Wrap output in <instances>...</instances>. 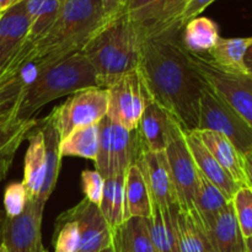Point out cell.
<instances>
[{
    "label": "cell",
    "instance_id": "obj_12",
    "mask_svg": "<svg viewBox=\"0 0 252 252\" xmlns=\"http://www.w3.org/2000/svg\"><path fill=\"white\" fill-rule=\"evenodd\" d=\"M149 187L153 204L160 208L180 207L165 152H143L138 159ZM181 208V207H180Z\"/></svg>",
    "mask_w": 252,
    "mask_h": 252
},
{
    "label": "cell",
    "instance_id": "obj_25",
    "mask_svg": "<svg viewBox=\"0 0 252 252\" xmlns=\"http://www.w3.org/2000/svg\"><path fill=\"white\" fill-rule=\"evenodd\" d=\"M126 175L105 179L102 198L98 208L111 229H115L128 219L125 196Z\"/></svg>",
    "mask_w": 252,
    "mask_h": 252
},
{
    "label": "cell",
    "instance_id": "obj_14",
    "mask_svg": "<svg viewBox=\"0 0 252 252\" xmlns=\"http://www.w3.org/2000/svg\"><path fill=\"white\" fill-rule=\"evenodd\" d=\"M180 125L174 116L148 95L145 108L137 127L144 152H165Z\"/></svg>",
    "mask_w": 252,
    "mask_h": 252
},
{
    "label": "cell",
    "instance_id": "obj_33",
    "mask_svg": "<svg viewBox=\"0 0 252 252\" xmlns=\"http://www.w3.org/2000/svg\"><path fill=\"white\" fill-rule=\"evenodd\" d=\"M27 191L22 182H12L4 192V214L9 218L19 217L26 208Z\"/></svg>",
    "mask_w": 252,
    "mask_h": 252
},
{
    "label": "cell",
    "instance_id": "obj_19",
    "mask_svg": "<svg viewBox=\"0 0 252 252\" xmlns=\"http://www.w3.org/2000/svg\"><path fill=\"white\" fill-rule=\"evenodd\" d=\"M27 140H29V148L25 155L24 180L21 182L26 189L29 199L36 201L43 186L47 171L43 133L39 128L34 127L27 135Z\"/></svg>",
    "mask_w": 252,
    "mask_h": 252
},
{
    "label": "cell",
    "instance_id": "obj_26",
    "mask_svg": "<svg viewBox=\"0 0 252 252\" xmlns=\"http://www.w3.org/2000/svg\"><path fill=\"white\" fill-rule=\"evenodd\" d=\"M252 43L251 37L245 38H219L214 48L209 52V61L219 69L230 73L248 74L244 58Z\"/></svg>",
    "mask_w": 252,
    "mask_h": 252
},
{
    "label": "cell",
    "instance_id": "obj_39",
    "mask_svg": "<svg viewBox=\"0 0 252 252\" xmlns=\"http://www.w3.org/2000/svg\"><path fill=\"white\" fill-rule=\"evenodd\" d=\"M244 63H245V68L246 70H248V74H250L252 76V43L248 48V51H246L245 58H244Z\"/></svg>",
    "mask_w": 252,
    "mask_h": 252
},
{
    "label": "cell",
    "instance_id": "obj_31",
    "mask_svg": "<svg viewBox=\"0 0 252 252\" xmlns=\"http://www.w3.org/2000/svg\"><path fill=\"white\" fill-rule=\"evenodd\" d=\"M80 241L78 223L64 212L56 223V234L53 239L54 252H79Z\"/></svg>",
    "mask_w": 252,
    "mask_h": 252
},
{
    "label": "cell",
    "instance_id": "obj_8",
    "mask_svg": "<svg viewBox=\"0 0 252 252\" xmlns=\"http://www.w3.org/2000/svg\"><path fill=\"white\" fill-rule=\"evenodd\" d=\"M192 61L209 86L252 127V76L219 69L208 58L192 54Z\"/></svg>",
    "mask_w": 252,
    "mask_h": 252
},
{
    "label": "cell",
    "instance_id": "obj_37",
    "mask_svg": "<svg viewBox=\"0 0 252 252\" xmlns=\"http://www.w3.org/2000/svg\"><path fill=\"white\" fill-rule=\"evenodd\" d=\"M102 1L103 14L107 21L125 15L126 6L129 0H101Z\"/></svg>",
    "mask_w": 252,
    "mask_h": 252
},
{
    "label": "cell",
    "instance_id": "obj_15",
    "mask_svg": "<svg viewBox=\"0 0 252 252\" xmlns=\"http://www.w3.org/2000/svg\"><path fill=\"white\" fill-rule=\"evenodd\" d=\"M30 20L24 1L0 14V74L29 39Z\"/></svg>",
    "mask_w": 252,
    "mask_h": 252
},
{
    "label": "cell",
    "instance_id": "obj_38",
    "mask_svg": "<svg viewBox=\"0 0 252 252\" xmlns=\"http://www.w3.org/2000/svg\"><path fill=\"white\" fill-rule=\"evenodd\" d=\"M244 159V170H245L246 184L252 189V150L243 157Z\"/></svg>",
    "mask_w": 252,
    "mask_h": 252
},
{
    "label": "cell",
    "instance_id": "obj_4",
    "mask_svg": "<svg viewBox=\"0 0 252 252\" xmlns=\"http://www.w3.org/2000/svg\"><path fill=\"white\" fill-rule=\"evenodd\" d=\"M142 36L137 25L123 16L106 22L81 49L97 76L100 88L107 89L138 69Z\"/></svg>",
    "mask_w": 252,
    "mask_h": 252
},
{
    "label": "cell",
    "instance_id": "obj_32",
    "mask_svg": "<svg viewBox=\"0 0 252 252\" xmlns=\"http://www.w3.org/2000/svg\"><path fill=\"white\" fill-rule=\"evenodd\" d=\"M234 211L240 225L244 238H252V189L249 186H241L234 194Z\"/></svg>",
    "mask_w": 252,
    "mask_h": 252
},
{
    "label": "cell",
    "instance_id": "obj_40",
    "mask_svg": "<svg viewBox=\"0 0 252 252\" xmlns=\"http://www.w3.org/2000/svg\"><path fill=\"white\" fill-rule=\"evenodd\" d=\"M22 1L24 0H0V14Z\"/></svg>",
    "mask_w": 252,
    "mask_h": 252
},
{
    "label": "cell",
    "instance_id": "obj_18",
    "mask_svg": "<svg viewBox=\"0 0 252 252\" xmlns=\"http://www.w3.org/2000/svg\"><path fill=\"white\" fill-rule=\"evenodd\" d=\"M37 128L41 129L44 137V145H46V159H47V171L44 177L43 186L41 192L36 199V203L44 209L47 201L51 197L52 192L54 191L58 181L59 171H61L62 157L59 153V145H61V137L57 130L56 123L52 113H49L43 120L37 121Z\"/></svg>",
    "mask_w": 252,
    "mask_h": 252
},
{
    "label": "cell",
    "instance_id": "obj_20",
    "mask_svg": "<svg viewBox=\"0 0 252 252\" xmlns=\"http://www.w3.org/2000/svg\"><path fill=\"white\" fill-rule=\"evenodd\" d=\"M207 149L220 166L233 177L240 186H248L245 170H244L243 155L234 147L233 143L224 135L212 130H194Z\"/></svg>",
    "mask_w": 252,
    "mask_h": 252
},
{
    "label": "cell",
    "instance_id": "obj_7",
    "mask_svg": "<svg viewBox=\"0 0 252 252\" xmlns=\"http://www.w3.org/2000/svg\"><path fill=\"white\" fill-rule=\"evenodd\" d=\"M107 89L90 88L73 94L63 105L52 110L61 140L79 128L101 122L107 116Z\"/></svg>",
    "mask_w": 252,
    "mask_h": 252
},
{
    "label": "cell",
    "instance_id": "obj_10",
    "mask_svg": "<svg viewBox=\"0 0 252 252\" xmlns=\"http://www.w3.org/2000/svg\"><path fill=\"white\" fill-rule=\"evenodd\" d=\"M43 209L29 199L25 211L15 218L0 213V245L7 252H46L42 244Z\"/></svg>",
    "mask_w": 252,
    "mask_h": 252
},
{
    "label": "cell",
    "instance_id": "obj_23",
    "mask_svg": "<svg viewBox=\"0 0 252 252\" xmlns=\"http://www.w3.org/2000/svg\"><path fill=\"white\" fill-rule=\"evenodd\" d=\"M125 196L128 218H150L153 211V199L143 170L138 161L130 165L126 174Z\"/></svg>",
    "mask_w": 252,
    "mask_h": 252
},
{
    "label": "cell",
    "instance_id": "obj_2",
    "mask_svg": "<svg viewBox=\"0 0 252 252\" xmlns=\"http://www.w3.org/2000/svg\"><path fill=\"white\" fill-rule=\"evenodd\" d=\"M90 88H100L97 76L88 58L78 52L42 71L22 90L0 123V180L5 179L17 149L36 127V113L57 98Z\"/></svg>",
    "mask_w": 252,
    "mask_h": 252
},
{
    "label": "cell",
    "instance_id": "obj_6",
    "mask_svg": "<svg viewBox=\"0 0 252 252\" xmlns=\"http://www.w3.org/2000/svg\"><path fill=\"white\" fill-rule=\"evenodd\" d=\"M228 138L241 155L252 150V127L207 84L199 101L198 128Z\"/></svg>",
    "mask_w": 252,
    "mask_h": 252
},
{
    "label": "cell",
    "instance_id": "obj_5",
    "mask_svg": "<svg viewBox=\"0 0 252 252\" xmlns=\"http://www.w3.org/2000/svg\"><path fill=\"white\" fill-rule=\"evenodd\" d=\"M144 152L137 129L128 130L106 116L100 122V144L96 170L103 179L127 174Z\"/></svg>",
    "mask_w": 252,
    "mask_h": 252
},
{
    "label": "cell",
    "instance_id": "obj_9",
    "mask_svg": "<svg viewBox=\"0 0 252 252\" xmlns=\"http://www.w3.org/2000/svg\"><path fill=\"white\" fill-rule=\"evenodd\" d=\"M107 93V117L126 129H137L148 98L138 69L108 86Z\"/></svg>",
    "mask_w": 252,
    "mask_h": 252
},
{
    "label": "cell",
    "instance_id": "obj_27",
    "mask_svg": "<svg viewBox=\"0 0 252 252\" xmlns=\"http://www.w3.org/2000/svg\"><path fill=\"white\" fill-rule=\"evenodd\" d=\"M63 5V0H24L30 20L29 41L37 43L53 26Z\"/></svg>",
    "mask_w": 252,
    "mask_h": 252
},
{
    "label": "cell",
    "instance_id": "obj_24",
    "mask_svg": "<svg viewBox=\"0 0 252 252\" xmlns=\"http://www.w3.org/2000/svg\"><path fill=\"white\" fill-rule=\"evenodd\" d=\"M180 38L187 52L202 56L203 53H209L214 48L220 36L218 25L213 20L197 16L185 24Z\"/></svg>",
    "mask_w": 252,
    "mask_h": 252
},
{
    "label": "cell",
    "instance_id": "obj_42",
    "mask_svg": "<svg viewBox=\"0 0 252 252\" xmlns=\"http://www.w3.org/2000/svg\"><path fill=\"white\" fill-rule=\"evenodd\" d=\"M0 252H7L4 245H0Z\"/></svg>",
    "mask_w": 252,
    "mask_h": 252
},
{
    "label": "cell",
    "instance_id": "obj_21",
    "mask_svg": "<svg viewBox=\"0 0 252 252\" xmlns=\"http://www.w3.org/2000/svg\"><path fill=\"white\" fill-rule=\"evenodd\" d=\"M180 207L160 208L153 204L148 226L152 243L157 252H180L179 234H177V213Z\"/></svg>",
    "mask_w": 252,
    "mask_h": 252
},
{
    "label": "cell",
    "instance_id": "obj_28",
    "mask_svg": "<svg viewBox=\"0 0 252 252\" xmlns=\"http://www.w3.org/2000/svg\"><path fill=\"white\" fill-rule=\"evenodd\" d=\"M100 144V122L79 128L61 140L59 153L64 157H78L96 161Z\"/></svg>",
    "mask_w": 252,
    "mask_h": 252
},
{
    "label": "cell",
    "instance_id": "obj_41",
    "mask_svg": "<svg viewBox=\"0 0 252 252\" xmlns=\"http://www.w3.org/2000/svg\"><path fill=\"white\" fill-rule=\"evenodd\" d=\"M245 245H246V252H252V238L245 239Z\"/></svg>",
    "mask_w": 252,
    "mask_h": 252
},
{
    "label": "cell",
    "instance_id": "obj_16",
    "mask_svg": "<svg viewBox=\"0 0 252 252\" xmlns=\"http://www.w3.org/2000/svg\"><path fill=\"white\" fill-rule=\"evenodd\" d=\"M204 229L212 252H246L245 238L231 202Z\"/></svg>",
    "mask_w": 252,
    "mask_h": 252
},
{
    "label": "cell",
    "instance_id": "obj_3",
    "mask_svg": "<svg viewBox=\"0 0 252 252\" xmlns=\"http://www.w3.org/2000/svg\"><path fill=\"white\" fill-rule=\"evenodd\" d=\"M106 22L101 0H63L53 26L33 46L32 63L38 74L81 52Z\"/></svg>",
    "mask_w": 252,
    "mask_h": 252
},
{
    "label": "cell",
    "instance_id": "obj_29",
    "mask_svg": "<svg viewBox=\"0 0 252 252\" xmlns=\"http://www.w3.org/2000/svg\"><path fill=\"white\" fill-rule=\"evenodd\" d=\"M177 234L180 252H212L203 223L193 211L180 209Z\"/></svg>",
    "mask_w": 252,
    "mask_h": 252
},
{
    "label": "cell",
    "instance_id": "obj_22",
    "mask_svg": "<svg viewBox=\"0 0 252 252\" xmlns=\"http://www.w3.org/2000/svg\"><path fill=\"white\" fill-rule=\"evenodd\" d=\"M113 252H157L152 243L148 219L132 217L112 230Z\"/></svg>",
    "mask_w": 252,
    "mask_h": 252
},
{
    "label": "cell",
    "instance_id": "obj_36",
    "mask_svg": "<svg viewBox=\"0 0 252 252\" xmlns=\"http://www.w3.org/2000/svg\"><path fill=\"white\" fill-rule=\"evenodd\" d=\"M214 1L216 0H189V2L185 6L181 16H180V27L182 29L187 21L198 16L202 11H204Z\"/></svg>",
    "mask_w": 252,
    "mask_h": 252
},
{
    "label": "cell",
    "instance_id": "obj_13",
    "mask_svg": "<svg viewBox=\"0 0 252 252\" xmlns=\"http://www.w3.org/2000/svg\"><path fill=\"white\" fill-rule=\"evenodd\" d=\"M65 213L79 225L81 239L79 252H101L111 248L112 229L108 226L97 204L84 198Z\"/></svg>",
    "mask_w": 252,
    "mask_h": 252
},
{
    "label": "cell",
    "instance_id": "obj_11",
    "mask_svg": "<svg viewBox=\"0 0 252 252\" xmlns=\"http://www.w3.org/2000/svg\"><path fill=\"white\" fill-rule=\"evenodd\" d=\"M167 162L182 211H192L198 189L199 174L186 142V132L181 126L175 129L166 150Z\"/></svg>",
    "mask_w": 252,
    "mask_h": 252
},
{
    "label": "cell",
    "instance_id": "obj_34",
    "mask_svg": "<svg viewBox=\"0 0 252 252\" xmlns=\"http://www.w3.org/2000/svg\"><path fill=\"white\" fill-rule=\"evenodd\" d=\"M105 179L97 170H84L81 172V189L85 198L94 204H100L102 198Z\"/></svg>",
    "mask_w": 252,
    "mask_h": 252
},
{
    "label": "cell",
    "instance_id": "obj_17",
    "mask_svg": "<svg viewBox=\"0 0 252 252\" xmlns=\"http://www.w3.org/2000/svg\"><path fill=\"white\" fill-rule=\"evenodd\" d=\"M186 142L201 175H203L208 181H211L219 189H221V192L229 199H233L234 194L241 187L240 185L236 184L233 177L214 159L213 155L209 153V150L202 143L194 130L186 132Z\"/></svg>",
    "mask_w": 252,
    "mask_h": 252
},
{
    "label": "cell",
    "instance_id": "obj_30",
    "mask_svg": "<svg viewBox=\"0 0 252 252\" xmlns=\"http://www.w3.org/2000/svg\"><path fill=\"white\" fill-rule=\"evenodd\" d=\"M230 202L231 199H229L216 185L208 181L203 175L199 176L198 189L194 196L192 211L201 219L204 226L208 225Z\"/></svg>",
    "mask_w": 252,
    "mask_h": 252
},
{
    "label": "cell",
    "instance_id": "obj_1",
    "mask_svg": "<svg viewBox=\"0 0 252 252\" xmlns=\"http://www.w3.org/2000/svg\"><path fill=\"white\" fill-rule=\"evenodd\" d=\"M181 32L142 39L138 71L152 100L181 125L185 132L198 128L199 101L207 81L182 46Z\"/></svg>",
    "mask_w": 252,
    "mask_h": 252
},
{
    "label": "cell",
    "instance_id": "obj_35",
    "mask_svg": "<svg viewBox=\"0 0 252 252\" xmlns=\"http://www.w3.org/2000/svg\"><path fill=\"white\" fill-rule=\"evenodd\" d=\"M159 1L160 0H129L126 6L125 16L130 21L137 22Z\"/></svg>",
    "mask_w": 252,
    "mask_h": 252
},
{
    "label": "cell",
    "instance_id": "obj_43",
    "mask_svg": "<svg viewBox=\"0 0 252 252\" xmlns=\"http://www.w3.org/2000/svg\"><path fill=\"white\" fill-rule=\"evenodd\" d=\"M101 252H113V250H112V248H107V249H105V250H102Z\"/></svg>",
    "mask_w": 252,
    "mask_h": 252
}]
</instances>
